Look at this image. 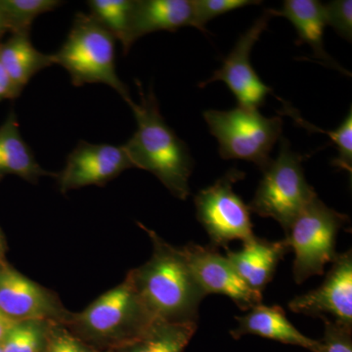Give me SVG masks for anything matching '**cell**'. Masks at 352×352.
I'll list each match as a JSON object with an SVG mask.
<instances>
[{"mask_svg": "<svg viewBox=\"0 0 352 352\" xmlns=\"http://www.w3.org/2000/svg\"><path fill=\"white\" fill-rule=\"evenodd\" d=\"M0 352H3L2 351L1 346H0Z\"/></svg>", "mask_w": 352, "mask_h": 352, "instance_id": "obj_33", "label": "cell"}, {"mask_svg": "<svg viewBox=\"0 0 352 352\" xmlns=\"http://www.w3.org/2000/svg\"><path fill=\"white\" fill-rule=\"evenodd\" d=\"M8 32V29H7V25L6 23V20H4L3 14H2L1 8H0V39L2 38V36L4 34Z\"/></svg>", "mask_w": 352, "mask_h": 352, "instance_id": "obj_31", "label": "cell"}, {"mask_svg": "<svg viewBox=\"0 0 352 352\" xmlns=\"http://www.w3.org/2000/svg\"><path fill=\"white\" fill-rule=\"evenodd\" d=\"M194 10L193 27L206 31V25L214 18L231 12L236 9L250 6H258L256 0H192Z\"/></svg>", "mask_w": 352, "mask_h": 352, "instance_id": "obj_25", "label": "cell"}, {"mask_svg": "<svg viewBox=\"0 0 352 352\" xmlns=\"http://www.w3.org/2000/svg\"><path fill=\"white\" fill-rule=\"evenodd\" d=\"M325 281L319 288L296 296L289 303L296 314L327 318L352 327V254H338Z\"/></svg>", "mask_w": 352, "mask_h": 352, "instance_id": "obj_10", "label": "cell"}, {"mask_svg": "<svg viewBox=\"0 0 352 352\" xmlns=\"http://www.w3.org/2000/svg\"><path fill=\"white\" fill-rule=\"evenodd\" d=\"M347 220V215L329 208L317 197L292 222L285 240L295 252L293 273L296 283L324 274L326 264L337 256V235Z\"/></svg>", "mask_w": 352, "mask_h": 352, "instance_id": "obj_7", "label": "cell"}, {"mask_svg": "<svg viewBox=\"0 0 352 352\" xmlns=\"http://www.w3.org/2000/svg\"><path fill=\"white\" fill-rule=\"evenodd\" d=\"M17 323L18 321L13 320L10 317L4 314L3 312L0 311V342L3 340L9 331Z\"/></svg>", "mask_w": 352, "mask_h": 352, "instance_id": "obj_30", "label": "cell"}, {"mask_svg": "<svg viewBox=\"0 0 352 352\" xmlns=\"http://www.w3.org/2000/svg\"><path fill=\"white\" fill-rule=\"evenodd\" d=\"M271 15L286 18L298 32V43H307L312 48L314 57L325 66L349 75L346 69L340 66L324 47V31L326 23L324 4L317 0H286L280 10L270 9Z\"/></svg>", "mask_w": 352, "mask_h": 352, "instance_id": "obj_17", "label": "cell"}, {"mask_svg": "<svg viewBox=\"0 0 352 352\" xmlns=\"http://www.w3.org/2000/svg\"><path fill=\"white\" fill-rule=\"evenodd\" d=\"M236 320L238 327L230 332L236 340L244 335H256L282 344L305 347L312 352L318 344V340L310 339L300 333L288 320L283 308L278 305L266 307L259 303L244 316L237 317Z\"/></svg>", "mask_w": 352, "mask_h": 352, "instance_id": "obj_16", "label": "cell"}, {"mask_svg": "<svg viewBox=\"0 0 352 352\" xmlns=\"http://www.w3.org/2000/svg\"><path fill=\"white\" fill-rule=\"evenodd\" d=\"M271 17L270 9L264 11L263 15L241 34L233 50L223 60L222 66L199 87L223 82L235 96L240 107L258 109L263 106L267 95L272 94V89L254 71L251 63V52L254 44L267 29Z\"/></svg>", "mask_w": 352, "mask_h": 352, "instance_id": "obj_9", "label": "cell"}, {"mask_svg": "<svg viewBox=\"0 0 352 352\" xmlns=\"http://www.w3.org/2000/svg\"><path fill=\"white\" fill-rule=\"evenodd\" d=\"M198 324L156 319L144 333L118 346L117 352H183Z\"/></svg>", "mask_w": 352, "mask_h": 352, "instance_id": "obj_20", "label": "cell"}, {"mask_svg": "<svg viewBox=\"0 0 352 352\" xmlns=\"http://www.w3.org/2000/svg\"><path fill=\"white\" fill-rule=\"evenodd\" d=\"M6 175H16L31 183L43 176L52 175L41 168L34 152L21 135L17 115L11 110L0 126V179Z\"/></svg>", "mask_w": 352, "mask_h": 352, "instance_id": "obj_18", "label": "cell"}, {"mask_svg": "<svg viewBox=\"0 0 352 352\" xmlns=\"http://www.w3.org/2000/svg\"><path fill=\"white\" fill-rule=\"evenodd\" d=\"M132 168L122 146L82 140L67 157L64 170L57 175L58 183L62 193L90 185L102 186Z\"/></svg>", "mask_w": 352, "mask_h": 352, "instance_id": "obj_12", "label": "cell"}, {"mask_svg": "<svg viewBox=\"0 0 352 352\" xmlns=\"http://www.w3.org/2000/svg\"><path fill=\"white\" fill-rule=\"evenodd\" d=\"M136 85L140 103L131 109L138 129L122 147L134 168L153 173L173 196L186 200L194 166L188 146L166 124L153 88L145 94L139 80Z\"/></svg>", "mask_w": 352, "mask_h": 352, "instance_id": "obj_1", "label": "cell"}, {"mask_svg": "<svg viewBox=\"0 0 352 352\" xmlns=\"http://www.w3.org/2000/svg\"><path fill=\"white\" fill-rule=\"evenodd\" d=\"M88 338L113 340L118 346L135 339L156 320L139 295L131 273L74 318H68Z\"/></svg>", "mask_w": 352, "mask_h": 352, "instance_id": "obj_6", "label": "cell"}, {"mask_svg": "<svg viewBox=\"0 0 352 352\" xmlns=\"http://www.w3.org/2000/svg\"><path fill=\"white\" fill-rule=\"evenodd\" d=\"M192 0H135L132 12V45L142 36L160 31L175 32L193 27Z\"/></svg>", "mask_w": 352, "mask_h": 352, "instance_id": "obj_15", "label": "cell"}, {"mask_svg": "<svg viewBox=\"0 0 352 352\" xmlns=\"http://www.w3.org/2000/svg\"><path fill=\"white\" fill-rule=\"evenodd\" d=\"M59 0H0L8 32H31L34 19L63 6Z\"/></svg>", "mask_w": 352, "mask_h": 352, "instance_id": "obj_22", "label": "cell"}, {"mask_svg": "<svg viewBox=\"0 0 352 352\" xmlns=\"http://www.w3.org/2000/svg\"><path fill=\"white\" fill-rule=\"evenodd\" d=\"M182 251L206 296H228L243 310H250L263 302V294L250 288L217 248L190 243Z\"/></svg>", "mask_w": 352, "mask_h": 352, "instance_id": "obj_11", "label": "cell"}, {"mask_svg": "<svg viewBox=\"0 0 352 352\" xmlns=\"http://www.w3.org/2000/svg\"><path fill=\"white\" fill-rule=\"evenodd\" d=\"M0 311L18 322L68 319L50 292L6 264H0Z\"/></svg>", "mask_w": 352, "mask_h": 352, "instance_id": "obj_13", "label": "cell"}, {"mask_svg": "<svg viewBox=\"0 0 352 352\" xmlns=\"http://www.w3.org/2000/svg\"><path fill=\"white\" fill-rule=\"evenodd\" d=\"M244 177V173L231 168L195 197L197 219L207 231L212 247L217 249H228L232 241L247 243L256 237L249 206L233 190L234 184Z\"/></svg>", "mask_w": 352, "mask_h": 352, "instance_id": "obj_8", "label": "cell"}, {"mask_svg": "<svg viewBox=\"0 0 352 352\" xmlns=\"http://www.w3.org/2000/svg\"><path fill=\"white\" fill-rule=\"evenodd\" d=\"M226 258L241 279L254 291L263 294L273 276L280 261L291 251L286 240L270 242L254 237L244 243L238 252L226 249Z\"/></svg>", "mask_w": 352, "mask_h": 352, "instance_id": "obj_14", "label": "cell"}, {"mask_svg": "<svg viewBox=\"0 0 352 352\" xmlns=\"http://www.w3.org/2000/svg\"><path fill=\"white\" fill-rule=\"evenodd\" d=\"M2 254V242H1V235H0V256Z\"/></svg>", "mask_w": 352, "mask_h": 352, "instance_id": "obj_32", "label": "cell"}, {"mask_svg": "<svg viewBox=\"0 0 352 352\" xmlns=\"http://www.w3.org/2000/svg\"><path fill=\"white\" fill-rule=\"evenodd\" d=\"M325 332L314 352H352V327L323 318Z\"/></svg>", "mask_w": 352, "mask_h": 352, "instance_id": "obj_26", "label": "cell"}, {"mask_svg": "<svg viewBox=\"0 0 352 352\" xmlns=\"http://www.w3.org/2000/svg\"><path fill=\"white\" fill-rule=\"evenodd\" d=\"M19 96L12 80L9 78L8 74L0 62V101L6 100V99L10 100V99L18 98Z\"/></svg>", "mask_w": 352, "mask_h": 352, "instance_id": "obj_29", "label": "cell"}, {"mask_svg": "<svg viewBox=\"0 0 352 352\" xmlns=\"http://www.w3.org/2000/svg\"><path fill=\"white\" fill-rule=\"evenodd\" d=\"M44 352H94L80 340L64 330L54 331L46 340Z\"/></svg>", "mask_w": 352, "mask_h": 352, "instance_id": "obj_28", "label": "cell"}, {"mask_svg": "<svg viewBox=\"0 0 352 352\" xmlns=\"http://www.w3.org/2000/svg\"><path fill=\"white\" fill-rule=\"evenodd\" d=\"M48 321H20L0 342L3 352H41L47 340Z\"/></svg>", "mask_w": 352, "mask_h": 352, "instance_id": "obj_23", "label": "cell"}, {"mask_svg": "<svg viewBox=\"0 0 352 352\" xmlns=\"http://www.w3.org/2000/svg\"><path fill=\"white\" fill-rule=\"evenodd\" d=\"M52 56L75 87L102 83L116 90L129 107L134 103L116 71V38L89 13L76 14L66 41Z\"/></svg>", "mask_w": 352, "mask_h": 352, "instance_id": "obj_3", "label": "cell"}, {"mask_svg": "<svg viewBox=\"0 0 352 352\" xmlns=\"http://www.w3.org/2000/svg\"><path fill=\"white\" fill-rule=\"evenodd\" d=\"M307 157L294 151L289 141L281 138L279 155L263 171V179L249 206L259 217L276 220L285 232L318 197L305 178L302 162Z\"/></svg>", "mask_w": 352, "mask_h": 352, "instance_id": "obj_5", "label": "cell"}, {"mask_svg": "<svg viewBox=\"0 0 352 352\" xmlns=\"http://www.w3.org/2000/svg\"><path fill=\"white\" fill-rule=\"evenodd\" d=\"M90 15L122 43L124 54L131 50L132 12L135 0H89Z\"/></svg>", "mask_w": 352, "mask_h": 352, "instance_id": "obj_21", "label": "cell"}, {"mask_svg": "<svg viewBox=\"0 0 352 352\" xmlns=\"http://www.w3.org/2000/svg\"><path fill=\"white\" fill-rule=\"evenodd\" d=\"M151 237L154 252L144 265L131 271L139 295L156 319L197 323L206 294L197 281L182 249H176L142 226Z\"/></svg>", "mask_w": 352, "mask_h": 352, "instance_id": "obj_2", "label": "cell"}, {"mask_svg": "<svg viewBox=\"0 0 352 352\" xmlns=\"http://www.w3.org/2000/svg\"><path fill=\"white\" fill-rule=\"evenodd\" d=\"M285 113H288L296 122L307 129L308 131L321 132V133L328 134L329 138L332 139L333 144L336 145L338 150V156L333 159L332 164L340 170H346L347 173H352V111L351 107L346 117L342 120V124L336 129V131H323V129H317V127L310 126L305 120H300V116L293 108L289 106H284Z\"/></svg>", "mask_w": 352, "mask_h": 352, "instance_id": "obj_24", "label": "cell"}, {"mask_svg": "<svg viewBox=\"0 0 352 352\" xmlns=\"http://www.w3.org/2000/svg\"><path fill=\"white\" fill-rule=\"evenodd\" d=\"M210 133L219 144L224 160H242L261 170L270 164V153L283 131L280 117H264L258 109L238 107L204 112Z\"/></svg>", "mask_w": 352, "mask_h": 352, "instance_id": "obj_4", "label": "cell"}, {"mask_svg": "<svg viewBox=\"0 0 352 352\" xmlns=\"http://www.w3.org/2000/svg\"><path fill=\"white\" fill-rule=\"evenodd\" d=\"M30 34L31 32H14L6 43H0V62L19 95L36 74L55 64L52 54L34 47Z\"/></svg>", "mask_w": 352, "mask_h": 352, "instance_id": "obj_19", "label": "cell"}, {"mask_svg": "<svg viewBox=\"0 0 352 352\" xmlns=\"http://www.w3.org/2000/svg\"><path fill=\"white\" fill-rule=\"evenodd\" d=\"M324 11L327 25H331L340 36L351 43V0H333L324 6Z\"/></svg>", "mask_w": 352, "mask_h": 352, "instance_id": "obj_27", "label": "cell"}]
</instances>
